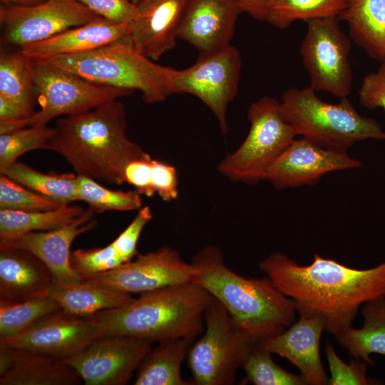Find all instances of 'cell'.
<instances>
[{
	"label": "cell",
	"mask_w": 385,
	"mask_h": 385,
	"mask_svg": "<svg viewBox=\"0 0 385 385\" xmlns=\"http://www.w3.org/2000/svg\"><path fill=\"white\" fill-rule=\"evenodd\" d=\"M259 268L294 301L299 314L320 316L325 330L334 336L351 326L361 305L385 298V261L359 270L314 255L304 266L277 252Z\"/></svg>",
	"instance_id": "1"
},
{
	"label": "cell",
	"mask_w": 385,
	"mask_h": 385,
	"mask_svg": "<svg viewBox=\"0 0 385 385\" xmlns=\"http://www.w3.org/2000/svg\"><path fill=\"white\" fill-rule=\"evenodd\" d=\"M47 150L61 155L75 173L121 185L131 161L148 153L126 135V111L114 100L91 111L58 118Z\"/></svg>",
	"instance_id": "2"
},
{
	"label": "cell",
	"mask_w": 385,
	"mask_h": 385,
	"mask_svg": "<svg viewBox=\"0 0 385 385\" xmlns=\"http://www.w3.org/2000/svg\"><path fill=\"white\" fill-rule=\"evenodd\" d=\"M192 282L207 291L228 312L234 322L258 342L289 327L297 312L294 301L268 277H245L225 263L220 249L208 246L194 256Z\"/></svg>",
	"instance_id": "3"
},
{
	"label": "cell",
	"mask_w": 385,
	"mask_h": 385,
	"mask_svg": "<svg viewBox=\"0 0 385 385\" xmlns=\"http://www.w3.org/2000/svg\"><path fill=\"white\" fill-rule=\"evenodd\" d=\"M214 297L190 282L140 294L120 307L93 317L100 338L127 335L150 342L186 339L191 342L205 327L204 315Z\"/></svg>",
	"instance_id": "4"
},
{
	"label": "cell",
	"mask_w": 385,
	"mask_h": 385,
	"mask_svg": "<svg viewBox=\"0 0 385 385\" xmlns=\"http://www.w3.org/2000/svg\"><path fill=\"white\" fill-rule=\"evenodd\" d=\"M34 59L97 83L139 91L149 104L174 94L175 69L157 64L142 53L129 35L94 50Z\"/></svg>",
	"instance_id": "5"
},
{
	"label": "cell",
	"mask_w": 385,
	"mask_h": 385,
	"mask_svg": "<svg viewBox=\"0 0 385 385\" xmlns=\"http://www.w3.org/2000/svg\"><path fill=\"white\" fill-rule=\"evenodd\" d=\"M280 108L297 135L325 148L346 151L361 140H385L378 121L359 114L347 97L332 104L310 86L290 88L282 96Z\"/></svg>",
	"instance_id": "6"
},
{
	"label": "cell",
	"mask_w": 385,
	"mask_h": 385,
	"mask_svg": "<svg viewBox=\"0 0 385 385\" xmlns=\"http://www.w3.org/2000/svg\"><path fill=\"white\" fill-rule=\"evenodd\" d=\"M205 332L189 346L193 385H230L258 341L241 329L215 298L205 310Z\"/></svg>",
	"instance_id": "7"
},
{
	"label": "cell",
	"mask_w": 385,
	"mask_h": 385,
	"mask_svg": "<svg viewBox=\"0 0 385 385\" xmlns=\"http://www.w3.org/2000/svg\"><path fill=\"white\" fill-rule=\"evenodd\" d=\"M249 133L232 153L219 164L220 173L234 182L255 184L265 180L267 170L297 135L284 118L280 102L262 97L249 107Z\"/></svg>",
	"instance_id": "8"
},
{
	"label": "cell",
	"mask_w": 385,
	"mask_h": 385,
	"mask_svg": "<svg viewBox=\"0 0 385 385\" xmlns=\"http://www.w3.org/2000/svg\"><path fill=\"white\" fill-rule=\"evenodd\" d=\"M40 109L29 126L46 125L54 118L80 114L133 93L100 84L32 58Z\"/></svg>",
	"instance_id": "9"
},
{
	"label": "cell",
	"mask_w": 385,
	"mask_h": 385,
	"mask_svg": "<svg viewBox=\"0 0 385 385\" xmlns=\"http://www.w3.org/2000/svg\"><path fill=\"white\" fill-rule=\"evenodd\" d=\"M338 18L307 21L300 46L303 65L316 92L326 91L338 98L351 91L353 71L349 61L351 38L342 29Z\"/></svg>",
	"instance_id": "10"
},
{
	"label": "cell",
	"mask_w": 385,
	"mask_h": 385,
	"mask_svg": "<svg viewBox=\"0 0 385 385\" xmlns=\"http://www.w3.org/2000/svg\"><path fill=\"white\" fill-rule=\"evenodd\" d=\"M241 66L240 53L232 45L200 53L191 66L175 69L174 94L188 93L198 98L212 111L225 135L228 130L227 109L237 94Z\"/></svg>",
	"instance_id": "11"
},
{
	"label": "cell",
	"mask_w": 385,
	"mask_h": 385,
	"mask_svg": "<svg viewBox=\"0 0 385 385\" xmlns=\"http://www.w3.org/2000/svg\"><path fill=\"white\" fill-rule=\"evenodd\" d=\"M99 18L77 0H47L32 6L0 4L1 43L21 48Z\"/></svg>",
	"instance_id": "12"
},
{
	"label": "cell",
	"mask_w": 385,
	"mask_h": 385,
	"mask_svg": "<svg viewBox=\"0 0 385 385\" xmlns=\"http://www.w3.org/2000/svg\"><path fill=\"white\" fill-rule=\"evenodd\" d=\"M152 344L153 342L127 335L106 336L63 361L78 373L86 385H125Z\"/></svg>",
	"instance_id": "13"
},
{
	"label": "cell",
	"mask_w": 385,
	"mask_h": 385,
	"mask_svg": "<svg viewBox=\"0 0 385 385\" xmlns=\"http://www.w3.org/2000/svg\"><path fill=\"white\" fill-rule=\"evenodd\" d=\"M196 268L168 246L138 255L120 266L95 274L91 280L118 291L143 294L178 284L192 282Z\"/></svg>",
	"instance_id": "14"
},
{
	"label": "cell",
	"mask_w": 385,
	"mask_h": 385,
	"mask_svg": "<svg viewBox=\"0 0 385 385\" xmlns=\"http://www.w3.org/2000/svg\"><path fill=\"white\" fill-rule=\"evenodd\" d=\"M98 338V327L93 316H76L61 309L16 335L0 338V342L63 360Z\"/></svg>",
	"instance_id": "15"
},
{
	"label": "cell",
	"mask_w": 385,
	"mask_h": 385,
	"mask_svg": "<svg viewBox=\"0 0 385 385\" xmlns=\"http://www.w3.org/2000/svg\"><path fill=\"white\" fill-rule=\"evenodd\" d=\"M360 166V161L346 151L325 148L302 138L294 139L277 158L267 170L265 180L277 190L312 185L327 173Z\"/></svg>",
	"instance_id": "16"
},
{
	"label": "cell",
	"mask_w": 385,
	"mask_h": 385,
	"mask_svg": "<svg viewBox=\"0 0 385 385\" xmlns=\"http://www.w3.org/2000/svg\"><path fill=\"white\" fill-rule=\"evenodd\" d=\"M324 330L325 324L320 316L301 313L299 319L287 330L258 343L262 348L287 359L296 366L305 385H326L329 379L319 353Z\"/></svg>",
	"instance_id": "17"
},
{
	"label": "cell",
	"mask_w": 385,
	"mask_h": 385,
	"mask_svg": "<svg viewBox=\"0 0 385 385\" xmlns=\"http://www.w3.org/2000/svg\"><path fill=\"white\" fill-rule=\"evenodd\" d=\"M190 0H142L129 25V36L138 50L155 61L174 48Z\"/></svg>",
	"instance_id": "18"
},
{
	"label": "cell",
	"mask_w": 385,
	"mask_h": 385,
	"mask_svg": "<svg viewBox=\"0 0 385 385\" xmlns=\"http://www.w3.org/2000/svg\"><path fill=\"white\" fill-rule=\"evenodd\" d=\"M242 11L232 0H190L178 30V38L200 53L230 45L236 22Z\"/></svg>",
	"instance_id": "19"
},
{
	"label": "cell",
	"mask_w": 385,
	"mask_h": 385,
	"mask_svg": "<svg viewBox=\"0 0 385 385\" xmlns=\"http://www.w3.org/2000/svg\"><path fill=\"white\" fill-rule=\"evenodd\" d=\"M95 213L88 207L83 215L68 225L51 230L26 233L6 246L22 249L35 255L50 270L54 282L73 283L81 281L71 265L70 247L76 237L96 226L97 220L93 217Z\"/></svg>",
	"instance_id": "20"
},
{
	"label": "cell",
	"mask_w": 385,
	"mask_h": 385,
	"mask_svg": "<svg viewBox=\"0 0 385 385\" xmlns=\"http://www.w3.org/2000/svg\"><path fill=\"white\" fill-rule=\"evenodd\" d=\"M53 277L33 253L16 247H0V299L20 302L49 293Z\"/></svg>",
	"instance_id": "21"
},
{
	"label": "cell",
	"mask_w": 385,
	"mask_h": 385,
	"mask_svg": "<svg viewBox=\"0 0 385 385\" xmlns=\"http://www.w3.org/2000/svg\"><path fill=\"white\" fill-rule=\"evenodd\" d=\"M129 34V26L113 24L101 17L20 49L26 56L33 58L76 54L106 46Z\"/></svg>",
	"instance_id": "22"
},
{
	"label": "cell",
	"mask_w": 385,
	"mask_h": 385,
	"mask_svg": "<svg viewBox=\"0 0 385 385\" xmlns=\"http://www.w3.org/2000/svg\"><path fill=\"white\" fill-rule=\"evenodd\" d=\"M78 373L63 360L39 352L11 348L9 368L0 385H78Z\"/></svg>",
	"instance_id": "23"
},
{
	"label": "cell",
	"mask_w": 385,
	"mask_h": 385,
	"mask_svg": "<svg viewBox=\"0 0 385 385\" xmlns=\"http://www.w3.org/2000/svg\"><path fill=\"white\" fill-rule=\"evenodd\" d=\"M338 19L349 26V35L370 58L385 59V0H347Z\"/></svg>",
	"instance_id": "24"
},
{
	"label": "cell",
	"mask_w": 385,
	"mask_h": 385,
	"mask_svg": "<svg viewBox=\"0 0 385 385\" xmlns=\"http://www.w3.org/2000/svg\"><path fill=\"white\" fill-rule=\"evenodd\" d=\"M49 293L63 310L79 317H91L124 305L133 299L130 294L91 280L73 283L53 281Z\"/></svg>",
	"instance_id": "25"
},
{
	"label": "cell",
	"mask_w": 385,
	"mask_h": 385,
	"mask_svg": "<svg viewBox=\"0 0 385 385\" xmlns=\"http://www.w3.org/2000/svg\"><path fill=\"white\" fill-rule=\"evenodd\" d=\"M192 342L170 339L158 342L137 369L135 385H193L181 375V366Z\"/></svg>",
	"instance_id": "26"
},
{
	"label": "cell",
	"mask_w": 385,
	"mask_h": 385,
	"mask_svg": "<svg viewBox=\"0 0 385 385\" xmlns=\"http://www.w3.org/2000/svg\"><path fill=\"white\" fill-rule=\"evenodd\" d=\"M361 314L364 323L361 328L351 326L334 337L352 358L374 366L371 355H385V298L366 302Z\"/></svg>",
	"instance_id": "27"
},
{
	"label": "cell",
	"mask_w": 385,
	"mask_h": 385,
	"mask_svg": "<svg viewBox=\"0 0 385 385\" xmlns=\"http://www.w3.org/2000/svg\"><path fill=\"white\" fill-rule=\"evenodd\" d=\"M86 210L83 207L76 205L36 212L0 209V247L6 246L30 232L61 227L73 222Z\"/></svg>",
	"instance_id": "28"
},
{
	"label": "cell",
	"mask_w": 385,
	"mask_h": 385,
	"mask_svg": "<svg viewBox=\"0 0 385 385\" xmlns=\"http://www.w3.org/2000/svg\"><path fill=\"white\" fill-rule=\"evenodd\" d=\"M0 96L14 102L31 115L38 103L32 59L19 48L0 53Z\"/></svg>",
	"instance_id": "29"
},
{
	"label": "cell",
	"mask_w": 385,
	"mask_h": 385,
	"mask_svg": "<svg viewBox=\"0 0 385 385\" xmlns=\"http://www.w3.org/2000/svg\"><path fill=\"white\" fill-rule=\"evenodd\" d=\"M123 180L147 197L157 194L163 200L171 201L178 196L175 168L152 158L149 154L128 163Z\"/></svg>",
	"instance_id": "30"
},
{
	"label": "cell",
	"mask_w": 385,
	"mask_h": 385,
	"mask_svg": "<svg viewBox=\"0 0 385 385\" xmlns=\"http://www.w3.org/2000/svg\"><path fill=\"white\" fill-rule=\"evenodd\" d=\"M1 174L62 205L78 201L76 173H44L16 161Z\"/></svg>",
	"instance_id": "31"
},
{
	"label": "cell",
	"mask_w": 385,
	"mask_h": 385,
	"mask_svg": "<svg viewBox=\"0 0 385 385\" xmlns=\"http://www.w3.org/2000/svg\"><path fill=\"white\" fill-rule=\"evenodd\" d=\"M347 0H270L265 21L284 29L295 21L338 18Z\"/></svg>",
	"instance_id": "32"
},
{
	"label": "cell",
	"mask_w": 385,
	"mask_h": 385,
	"mask_svg": "<svg viewBox=\"0 0 385 385\" xmlns=\"http://www.w3.org/2000/svg\"><path fill=\"white\" fill-rule=\"evenodd\" d=\"M60 309L50 293L20 302L0 299V338L16 335Z\"/></svg>",
	"instance_id": "33"
},
{
	"label": "cell",
	"mask_w": 385,
	"mask_h": 385,
	"mask_svg": "<svg viewBox=\"0 0 385 385\" xmlns=\"http://www.w3.org/2000/svg\"><path fill=\"white\" fill-rule=\"evenodd\" d=\"M140 195L136 190H111L91 178L78 175V201L87 203L95 212L139 210L143 204Z\"/></svg>",
	"instance_id": "34"
},
{
	"label": "cell",
	"mask_w": 385,
	"mask_h": 385,
	"mask_svg": "<svg viewBox=\"0 0 385 385\" xmlns=\"http://www.w3.org/2000/svg\"><path fill=\"white\" fill-rule=\"evenodd\" d=\"M245 376L242 384L255 385H305L299 374L282 369L272 358V353L257 343L242 366Z\"/></svg>",
	"instance_id": "35"
},
{
	"label": "cell",
	"mask_w": 385,
	"mask_h": 385,
	"mask_svg": "<svg viewBox=\"0 0 385 385\" xmlns=\"http://www.w3.org/2000/svg\"><path fill=\"white\" fill-rule=\"evenodd\" d=\"M54 133V127L31 125L1 134L0 173L16 163L21 155L33 150L46 149Z\"/></svg>",
	"instance_id": "36"
},
{
	"label": "cell",
	"mask_w": 385,
	"mask_h": 385,
	"mask_svg": "<svg viewBox=\"0 0 385 385\" xmlns=\"http://www.w3.org/2000/svg\"><path fill=\"white\" fill-rule=\"evenodd\" d=\"M61 206L1 174L0 209L36 212L52 210Z\"/></svg>",
	"instance_id": "37"
},
{
	"label": "cell",
	"mask_w": 385,
	"mask_h": 385,
	"mask_svg": "<svg viewBox=\"0 0 385 385\" xmlns=\"http://www.w3.org/2000/svg\"><path fill=\"white\" fill-rule=\"evenodd\" d=\"M70 261L81 280L124 263L113 242L101 248L76 250L71 253Z\"/></svg>",
	"instance_id": "38"
},
{
	"label": "cell",
	"mask_w": 385,
	"mask_h": 385,
	"mask_svg": "<svg viewBox=\"0 0 385 385\" xmlns=\"http://www.w3.org/2000/svg\"><path fill=\"white\" fill-rule=\"evenodd\" d=\"M325 354L330 371L329 385H369L376 384V381L369 378L366 369L369 366L364 361L354 358L346 364L337 355L332 345L327 342Z\"/></svg>",
	"instance_id": "39"
},
{
	"label": "cell",
	"mask_w": 385,
	"mask_h": 385,
	"mask_svg": "<svg viewBox=\"0 0 385 385\" xmlns=\"http://www.w3.org/2000/svg\"><path fill=\"white\" fill-rule=\"evenodd\" d=\"M96 14L116 24L129 26L138 16L131 0H77Z\"/></svg>",
	"instance_id": "40"
},
{
	"label": "cell",
	"mask_w": 385,
	"mask_h": 385,
	"mask_svg": "<svg viewBox=\"0 0 385 385\" xmlns=\"http://www.w3.org/2000/svg\"><path fill=\"white\" fill-rule=\"evenodd\" d=\"M152 217L151 209L148 206L142 207L128 226L112 242L124 263L136 256L138 241Z\"/></svg>",
	"instance_id": "41"
},
{
	"label": "cell",
	"mask_w": 385,
	"mask_h": 385,
	"mask_svg": "<svg viewBox=\"0 0 385 385\" xmlns=\"http://www.w3.org/2000/svg\"><path fill=\"white\" fill-rule=\"evenodd\" d=\"M359 101L365 108L385 111V59L376 71L364 76L358 92Z\"/></svg>",
	"instance_id": "42"
},
{
	"label": "cell",
	"mask_w": 385,
	"mask_h": 385,
	"mask_svg": "<svg viewBox=\"0 0 385 385\" xmlns=\"http://www.w3.org/2000/svg\"><path fill=\"white\" fill-rule=\"evenodd\" d=\"M241 9L256 20L265 21L270 0H232Z\"/></svg>",
	"instance_id": "43"
},
{
	"label": "cell",
	"mask_w": 385,
	"mask_h": 385,
	"mask_svg": "<svg viewBox=\"0 0 385 385\" xmlns=\"http://www.w3.org/2000/svg\"><path fill=\"white\" fill-rule=\"evenodd\" d=\"M31 116L24 109L0 96V122L27 118Z\"/></svg>",
	"instance_id": "44"
},
{
	"label": "cell",
	"mask_w": 385,
	"mask_h": 385,
	"mask_svg": "<svg viewBox=\"0 0 385 385\" xmlns=\"http://www.w3.org/2000/svg\"><path fill=\"white\" fill-rule=\"evenodd\" d=\"M29 126V118L0 122V135Z\"/></svg>",
	"instance_id": "45"
},
{
	"label": "cell",
	"mask_w": 385,
	"mask_h": 385,
	"mask_svg": "<svg viewBox=\"0 0 385 385\" xmlns=\"http://www.w3.org/2000/svg\"><path fill=\"white\" fill-rule=\"evenodd\" d=\"M47 0H0L5 6H32L46 2Z\"/></svg>",
	"instance_id": "46"
},
{
	"label": "cell",
	"mask_w": 385,
	"mask_h": 385,
	"mask_svg": "<svg viewBox=\"0 0 385 385\" xmlns=\"http://www.w3.org/2000/svg\"><path fill=\"white\" fill-rule=\"evenodd\" d=\"M142 0H131L132 2H133L134 4H138L140 1H141Z\"/></svg>",
	"instance_id": "47"
}]
</instances>
